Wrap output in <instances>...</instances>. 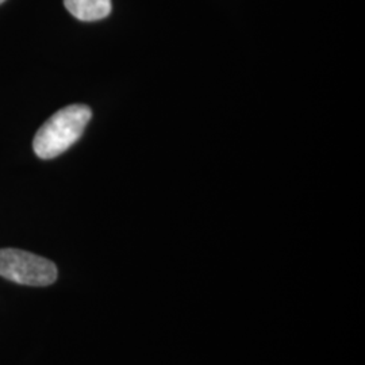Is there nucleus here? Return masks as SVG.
<instances>
[{
  "instance_id": "nucleus-1",
  "label": "nucleus",
  "mask_w": 365,
  "mask_h": 365,
  "mask_svg": "<svg viewBox=\"0 0 365 365\" xmlns=\"http://www.w3.org/2000/svg\"><path fill=\"white\" fill-rule=\"evenodd\" d=\"M91 118V108L86 105H71L54 113L34 137L36 155L43 160L63 155L78 141Z\"/></svg>"
},
{
  "instance_id": "nucleus-2",
  "label": "nucleus",
  "mask_w": 365,
  "mask_h": 365,
  "mask_svg": "<svg viewBox=\"0 0 365 365\" xmlns=\"http://www.w3.org/2000/svg\"><path fill=\"white\" fill-rule=\"evenodd\" d=\"M0 276L24 286L46 287L57 280V267L25 250L0 249Z\"/></svg>"
},
{
  "instance_id": "nucleus-3",
  "label": "nucleus",
  "mask_w": 365,
  "mask_h": 365,
  "mask_svg": "<svg viewBox=\"0 0 365 365\" xmlns=\"http://www.w3.org/2000/svg\"><path fill=\"white\" fill-rule=\"evenodd\" d=\"M64 6L78 21L95 22L111 13V0H64Z\"/></svg>"
},
{
  "instance_id": "nucleus-4",
  "label": "nucleus",
  "mask_w": 365,
  "mask_h": 365,
  "mask_svg": "<svg viewBox=\"0 0 365 365\" xmlns=\"http://www.w3.org/2000/svg\"><path fill=\"white\" fill-rule=\"evenodd\" d=\"M4 1H6V0H0V4H1V3H4Z\"/></svg>"
}]
</instances>
